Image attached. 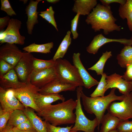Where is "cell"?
Masks as SVG:
<instances>
[{
    "label": "cell",
    "instance_id": "6da1fadb",
    "mask_svg": "<svg viewBox=\"0 0 132 132\" xmlns=\"http://www.w3.org/2000/svg\"><path fill=\"white\" fill-rule=\"evenodd\" d=\"M77 104L76 100L70 98L61 103L48 106L37 112V114L55 126L74 124L76 115L73 111Z\"/></svg>",
    "mask_w": 132,
    "mask_h": 132
},
{
    "label": "cell",
    "instance_id": "7a4b0ae2",
    "mask_svg": "<svg viewBox=\"0 0 132 132\" xmlns=\"http://www.w3.org/2000/svg\"><path fill=\"white\" fill-rule=\"evenodd\" d=\"M116 20L110 5L105 6L98 3L88 15L85 22L91 25L95 32L102 29L104 34L107 35L114 31L121 30V26L115 23Z\"/></svg>",
    "mask_w": 132,
    "mask_h": 132
},
{
    "label": "cell",
    "instance_id": "3957f363",
    "mask_svg": "<svg viewBox=\"0 0 132 132\" xmlns=\"http://www.w3.org/2000/svg\"><path fill=\"white\" fill-rule=\"evenodd\" d=\"M116 89L112 88L109 94L106 96L93 98L87 96L82 90L81 92V99L84 109L88 113L95 115L98 122V130L102 118L110 104L116 100L121 101L124 98V95L120 96L116 95Z\"/></svg>",
    "mask_w": 132,
    "mask_h": 132
},
{
    "label": "cell",
    "instance_id": "277c9868",
    "mask_svg": "<svg viewBox=\"0 0 132 132\" xmlns=\"http://www.w3.org/2000/svg\"><path fill=\"white\" fill-rule=\"evenodd\" d=\"M55 67L59 78L77 87L84 86L77 69L67 60L58 59L56 60Z\"/></svg>",
    "mask_w": 132,
    "mask_h": 132
},
{
    "label": "cell",
    "instance_id": "5b68a950",
    "mask_svg": "<svg viewBox=\"0 0 132 132\" xmlns=\"http://www.w3.org/2000/svg\"><path fill=\"white\" fill-rule=\"evenodd\" d=\"M82 87L77 88V105L75 112L76 115L75 124L71 130L82 131L85 132H95V129L98 126V121L96 118L91 120L88 119L84 114L82 109L81 103V93L82 90Z\"/></svg>",
    "mask_w": 132,
    "mask_h": 132
},
{
    "label": "cell",
    "instance_id": "8992f818",
    "mask_svg": "<svg viewBox=\"0 0 132 132\" xmlns=\"http://www.w3.org/2000/svg\"><path fill=\"white\" fill-rule=\"evenodd\" d=\"M108 112L121 121L132 119V91L124 95L122 100L120 102L111 103L107 109Z\"/></svg>",
    "mask_w": 132,
    "mask_h": 132
},
{
    "label": "cell",
    "instance_id": "52a82bcc",
    "mask_svg": "<svg viewBox=\"0 0 132 132\" xmlns=\"http://www.w3.org/2000/svg\"><path fill=\"white\" fill-rule=\"evenodd\" d=\"M40 88L30 83L19 88L11 89L16 97L25 108H31L38 112L40 110L36 105L34 99Z\"/></svg>",
    "mask_w": 132,
    "mask_h": 132
},
{
    "label": "cell",
    "instance_id": "ba28073f",
    "mask_svg": "<svg viewBox=\"0 0 132 132\" xmlns=\"http://www.w3.org/2000/svg\"><path fill=\"white\" fill-rule=\"evenodd\" d=\"M34 58L31 53L23 52L22 57L14 67V69L21 82L26 84L30 83L33 71Z\"/></svg>",
    "mask_w": 132,
    "mask_h": 132
},
{
    "label": "cell",
    "instance_id": "9c48e42d",
    "mask_svg": "<svg viewBox=\"0 0 132 132\" xmlns=\"http://www.w3.org/2000/svg\"><path fill=\"white\" fill-rule=\"evenodd\" d=\"M22 24L21 22L19 20L16 19H11L8 25L4 31L5 37L0 41L1 44L6 43L23 45L25 43V37L21 35L19 32Z\"/></svg>",
    "mask_w": 132,
    "mask_h": 132
},
{
    "label": "cell",
    "instance_id": "30bf717a",
    "mask_svg": "<svg viewBox=\"0 0 132 132\" xmlns=\"http://www.w3.org/2000/svg\"><path fill=\"white\" fill-rule=\"evenodd\" d=\"M0 102L1 108L6 110H23L25 108L15 96L11 88L6 89L0 87Z\"/></svg>",
    "mask_w": 132,
    "mask_h": 132
},
{
    "label": "cell",
    "instance_id": "8fae6325",
    "mask_svg": "<svg viewBox=\"0 0 132 132\" xmlns=\"http://www.w3.org/2000/svg\"><path fill=\"white\" fill-rule=\"evenodd\" d=\"M57 77L55 66L38 72L33 71L30 83L41 88Z\"/></svg>",
    "mask_w": 132,
    "mask_h": 132
},
{
    "label": "cell",
    "instance_id": "7c38bea8",
    "mask_svg": "<svg viewBox=\"0 0 132 132\" xmlns=\"http://www.w3.org/2000/svg\"><path fill=\"white\" fill-rule=\"evenodd\" d=\"M23 53L15 44L6 43L0 47V59L15 67L22 57Z\"/></svg>",
    "mask_w": 132,
    "mask_h": 132
},
{
    "label": "cell",
    "instance_id": "4fadbf2b",
    "mask_svg": "<svg viewBox=\"0 0 132 132\" xmlns=\"http://www.w3.org/2000/svg\"><path fill=\"white\" fill-rule=\"evenodd\" d=\"M106 91L109 88H117L123 95H125L132 91V81H127L123 79L122 76L116 73L106 75Z\"/></svg>",
    "mask_w": 132,
    "mask_h": 132
},
{
    "label": "cell",
    "instance_id": "5bb4252c",
    "mask_svg": "<svg viewBox=\"0 0 132 132\" xmlns=\"http://www.w3.org/2000/svg\"><path fill=\"white\" fill-rule=\"evenodd\" d=\"M77 87L58 77L40 88L39 93L43 95L58 94L64 91H74Z\"/></svg>",
    "mask_w": 132,
    "mask_h": 132
},
{
    "label": "cell",
    "instance_id": "9a60e30c",
    "mask_svg": "<svg viewBox=\"0 0 132 132\" xmlns=\"http://www.w3.org/2000/svg\"><path fill=\"white\" fill-rule=\"evenodd\" d=\"M116 42L123 44L125 46L132 45V37L130 39L126 38L112 39L105 37L102 34L95 36L89 45L87 47V51L89 53L95 54L97 53L100 47L108 43Z\"/></svg>",
    "mask_w": 132,
    "mask_h": 132
},
{
    "label": "cell",
    "instance_id": "2e32d148",
    "mask_svg": "<svg viewBox=\"0 0 132 132\" xmlns=\"http://www.w3.org/2000/svg\"><path fill=\"white\" fill-rule=\"evenodd\" d=\"M80 53H74L73 55V62L77 69L82 80L85 88L89 89L98 85L99 82L93 78L88 73L82 63L80 58Z\"/></svg>",
    "mask_w": 132,
    "mask_h": 132
},
{
    "label": "cell",
    "instance_id": "e0dca14e",
    "mask_svg": "<svg viewBox=\"0 0 132 132\" xmlns=\"http://www.w3.org/2000/svg\"><path fill=\"white\" fill-rule=\"evenodd\" d=\"M41 1L42 0H30L25 9V13L28 17L26 26L28 33L29 34H32L34 25L38 23V14L39 12L37 11V6L39 2Z\"/></svg>",
    "mask_w": 132,
    "mask_h": 132
},
{
    "label": "cell",
    "instance_id": "ac0fdd59",
    "mask_svg": "<svg viewBox=\"0 0 132 132\" xmlns=\"http://www.w3.org/2000/svg\"><path fill=\"white\" fill-rule=\"evenodd\" d=\"M26 84L19 80L14 69L0 77V87L4 89H17L24 87Z\"/></svg>",
    "mask_w": 132,
    "mask_h": 132
},
{
    "label": "cell",
    "instance_id": "d6986e66",
    "mask_svg": "<svg viewBox=\"0 0 132 132\" xmlns=\"http://www.w3.org/2000/svg\"><path fill=\"white\" fill-rule=\"evenodd\" d=\"M65 100L63 96L59 94L43 95L39 92L36 95L34 99L35 103L40 110L51 105L54 102L58 100L63 102Z\"/></svg>",
    "mask_w": 132,
    "mask_h": 132
},
{
    "label": "cell",
    "instance_id": "ffe728a7",
    "mask_svg": "<svg viewBox=\"0 0 132 132\" xmlns=\"http://www.w3.org/2000/svg\"><path fill=\"white\" fill-rule=\"evenodd\" d=\"M33 109L27 107L23 110L37 132H47L46 121H43Z\"/></svg>",
    "mask_w": 132,
    "mask_h": 132
},
{
    "label": "cell",
    "instance_id": "44dd1931",
    "mask_svg": "<svg viewBox=\"0 0 132 132\" xmlns=\"http://www.w3.org/2000/svg\"><path fill=\"white\" fill-rule=\"evenodd\" d=\"M72 9L74 12H79L80 15H88L97 4L96 0H76Z\"/></svg>",
    "mask_w": 132,
    "mask_h": 132
},
{
    "label": "cell",
    "instance_id": "7402d4cb",
    "mask_svg": "<svg viewBox=\"0 0 132 132\" xmlns=\"http://www.w3.org/2000/svg\"><path fill=\"white\" fill-rule=\"evenodd\" d=\"M121 121L117 117L108 112L103 116L101 121L102 125L99 132H109L116 129Z\"/></svg>",
    "mask_w": 132,
    "mask_h": 132
},
{
    "label": "cell",
    "instance_id": "603a6c76",
    "mask_svg": "<svg viewBox=\"0 0 132 132\" xmlns=\"http://www.w3.org/2000/svg\"><path fill=\"white\" fill-rule=\"evenodd\" d=\"M119 15L123 20L126 19L130 30L132 31V0H127L123 5H120Z\"/></svg>",
    "mask_w": 132,
    "mask_h": 132
},
{
    "label": "cell",
    "instance_id": "cb8c5ba5",
    "mask_svg": "<svg viewBox=\"0 0 132 132\" xmlns=\"http://www.w3.org/2000/svg\"><path fill=\"white\" fill-rule=\"evenodd\" d=\"M117 59L118 64L122 68H126L128 65L132 64V46H125L117 55Z\"/></svg>",
    "mask_w": 132,
    "mask_h": 132
},
{
    "label": "cell",
    "instance_id": "d4e9b609",
    "mask_svg": "<svg viewBox=\"0 0 132 132\" xmlns=\"http://www.w3.org/2000/svg\"><path fill=\"white\" fill-rule=\"evenodd\" d=\"M54 45L52 42L40 44L34 43L24 47L22 49L25 52L29 53L34 52L47 54L51 52V50Z\"/></svg>",
    "mask_w": 132,
    "mask_h": 132
},
{
    "label": "cell",
    "instance_id": "484cf974",
    "mask_svg": "<svg viewBox=\"0 0 132 132\" xmlns=\"http://www.w3.org/2000/svg\"><path fill=\"white\" fill-rule=\"evenodd\" d=\"M71 32L68 31L55 54L53 59L55 61L59 58H62L66 53L71 42L70 37Z\"/></svg>",
    "mask_w": 132,
    "mask_h": 132
},
{
    "label": "cell",
    "instance_id": "4316f807",
    "mask_svg": "<svg viewBox=\"0 0 132 132\" xmlns=\"http://www.w3.org/2000/svg\"><path fill=\"white\" fill-rule=\"evenodd\" d=\"M28 118L23 110H15L12 112L7 124L16 127Z\"/></svg>",
    "mask_w": 132,
    "mask_h": 132
},
{
    "label": "cell",
    "instance_id": "83f0119b",
    "mask_svg": "<svg viewBox=\"0 0 132 132\" xmlns=\"http://www.w3.org/2000/svg\"><path fill=\"white\" fill-rule=\"evenodd\" d=\"M112 56L111 51H106L105 53H103L102 55L97 62L88 68V70L95 71L97 75H102L103 73L104 67L106 61Z\"/></svg>",
    "mask_w": 132,
    "mask_h": 132
},
{
    "label": "cell",
    "instance_id": "f1b7e54d",
    "mask_svg": "<svg viewBox=\"0 0 132 132\" xmlns=\"http://www.w3.org/2000/svg\"><path fill=\"white\" fill-rule=\"evenodd\" d=\"M56 61L52 59L44 60L34 57L33 61V72H37L55 66Z\"/></svg>",
    "mask_w": 132,
    "mask_h": 132
},
{
    "label": "cell",
    "instance_id": "f546056e",
    "mask_svg": "<svg viewBox=\"0 0 132 132\" xmlns=\"http://www.w3.org/2000/svg\"><path fill=\"white\" fill-rule=\"evenodd\" d=\"M106 74L103 73L100 81L97 88L90 95L91 97H94L97 96L103 97L106 91V87L107 84L106 80Z\"/></svg>",
    "mask_w": 132,
    "mask_h": 132
},
{
    "label": "cell",
    "instance_id": "4dcf8cb0",
    "mask_svg": "<svg viewBox=\"0 0 132 132\" xmlns=\"http://www.w3.org/2000/svg\"><path fill=\"white\" fill-rule=\"evenodd\" d=\"M40 13V14L39 15L52 25L58 31V30L54 18L55 12L53 10L52 7L50 6L46 11H41Z\"/></svg>",
    "mask_w": 132,
    "mask_h": 132
},
{
    "label": "cell",
    "instance_id": "1f68e13d",
    "mask_svg": "<svg viewBox=\"0 0 132 132\" xmlns=\"http://www.w3.org/2000/svg\"><path fill=\"white\" fill-rule=\"evenodd\" d=\"M13 111L6 110L0 107V131L6 126Z\"/></svg>",
    "mask_w": 132,
    "mask_h": 132
},
{
    "label": "cell",
    "instance_id": "d6a6232c",
    "mask_svg": "<svg viewBox=\"0 0 132 132\" xmlns=\"http://www.w3.org/2000/svg\"><path fill=\"white\" fill-rule=\"evenodd\" d=\"M116 129L117 132H132V121H121Z\"/></svg>",
    "mask_w": 132,
    "mask_h": 132
},
{
    "label": "cell",
    "instance_id": "836d02e7",
    "mask_svg": "<svg viewBox=\"0 0 132 132\" xmlns=\"http://www.w3.org/2000/svg\"><path fill=\"white\" fill-rule=\"evenodd\" d=\"M1 10L5 11L8 16L16 15V14L11 7L8 0H1Z\"/></svg>",
    "mask_w": 132,
    "mask_h": 132
},
{
    "label": "cell",
    "instance_id": "e575fe53",
    "mask_svg": "<svg viewBox=\"0 0 132 132\" xmlns=\"http://www.w3.org/2000/svg\"><path fill=\"white\" fill-rule=\"evenodd\" d=\"M47 132H69L73 125L66 127H60L54 126L46 121Z\"/></svg>",
    "mask_w": 132,
    "mask_h": 132
},
{
    "label": "cell",
    "instance_id": "d590c367",
    "mask_svg": "<svg viewBox=\"0 0 132 132\" xmlns=\"http://www.w3.org/2000/svg\"><path fill=\"white\" fill-rule=\"evenodd\" d=\"M80 13L78 12L73 19L71 21V31L73 35V38L76 39L78 37V34L77 32L78 20Z\"/></svg>",
    "mask_w": 132,
    "mask_h": 132
},
{
    "label": "cell",
    "instance_id": "8d00e7d4",
    "mask_svg": "<svg viewBox=\"0 0 132 132\" xmlns=\"http://www.w3.org/2000/svg\"><path fill=\"white\" fill-rule=\"evenodd\" d=\"M14 67L4 60L0 59V77L4 75Z\"/></svg>",
    "mask_w": 132,
    "mask_h": 132
},
{
    "label": "cell",
    "instance_id": "74e56055",
    "mask_svg": "<svg viewBox=\"0 0 132 132\" xmlns=\"http://www.w3.org/2000/svg\"><path fill=\"white\" fill-rule=\"evenodd\" d=\"M16 127L19 130L23 131H27L34 128L32 123L28 118Z\"/></svg>",
    "mask_w": 132,
    "mask_h": 132
},
{
    "label": "cell",
    "instance_id": "f35d334b",
    "mask_svg": "<svg viewBox=\"0 0 132 132\" xmlns=\"http://www.w3.org/2000/svg\"><path fill=\"white\" fill-rule=\"evenodd\" d=\"M126 68V71L122 76V78L127 81H132V64L128 65Z\"/></svg>",
    "mask_w": 132,
    "mask_h": 132
},
{
    "label": "cell",
    "instance_id": "ab89813d",
    "mask_svg": "<svg viewBox=\"0 0 132 132\" xmlns=\"http://www.w3.org/2000/svg\"><path fill=\"white\" fill-rule=\"evenodd\" d=\"M9 16H7L3 17L0 18V30L2 31L4 28L8 25L10 20Z\"/></svg>",
    "mask_w": 132,
    "mask_h": 132
},
{
    "label": "cell",
    "instance_id": "60d3db41",
    "mask_svg": "<svg viewBox=\"0 0 132 132\" xmlns=\"http://www.w3.org/2000/svg\"><path fill=\"white\" fill-rule=\"evenodd\" d=\"M102 4L105 6H108L111 3H118L121 5H123L126 2V0H100Z\"/></svg>",
    "mask_w": 132,
    "mask_h": 132
},
{
    "label": "cell",
    "instance_id": "b9f144b4",
    "mask_svg": "<svg viewBox=\"0 0 132 132\" xmlns=\"http://www.w3.org/2000/svg\"><path fill=\"white\" fill-rule=\"evenodd\" d=\"M14 127L7 124L5 127L0 132H14L13 129Z\"/></svg>",
    "mask_w": 132,
    "mask_h": 132
},
{
    "label": "cell",
    "instance_id": "7bdbcfd3",
    "mask_svg": "<svg viewBox=\"0 0 132 132\" xmlns=\"http://www.w3.org/2000/svg\"><path fill=\"white\" fill-rule=\"evenodd\" d=\"M13 130L14 132H37L34 128L25 131H23L20 130L16 127H14Z\"/></svg>",
    "mask_w": 132,
    "mask_h": 132
},
{
    "label": "cell",
    "instance_id": "ee69618b",
    "mask_svg": "<svg viewBox=\"0 0 132 132\" xmlns=\"http://www.w3.org/2000/svg\"><path fill=\"white\" fill-rule=\"evenodd\" d=\"M46 1L48 2L53 4L55 3L60 1L59 0H46Z\"/></svg>",
    "mask_w": 132,
    "mask_h": 132
},
{
    "label": "cell",
    "instance_id": "f6af8a7d",
    "mask_svg": "<svg viewBox=\"0 0 132 132\" xmlns=\"http://www.w3.org/2000/svg\"><path fill=\"white\" fill-rule=\"evenodd\" d=\"M21 1H23V3L24 4H26V3L27 1H28V0H20Z\"/></svg>",
    "mask_w": 132,
    "mask_h": 132
},
{
    "label": "cell",
    "instance_id": "bcb514c9",
    "mask_svg": "<svg viewBox=\"0 0 132 132\" xmlns=\"http://www.w3.org/2000/svg\"><path fill=\"white\" fill-rule=\"evenodd\" d=\"M109 132H117L116 129H115L112 131H110Z\"/></svg>",
    "mask_w": 132,
    "mask_h": 132
},
{
    "label": "cell",
    "instance_id": "7dc6e473",
    "mask_svg": "<svg viewBox=\"0 0 132 132\" xmlns=\"http://www.w3.org/2000/svg\"><path fill=\"white\" fill-rule=\"evenodd\" d=\"M69 132H78L77 131H72L71 130Z\"/></svg>",
    "mask_w": 132,
    "mask_h": 132
}]
</instances>
